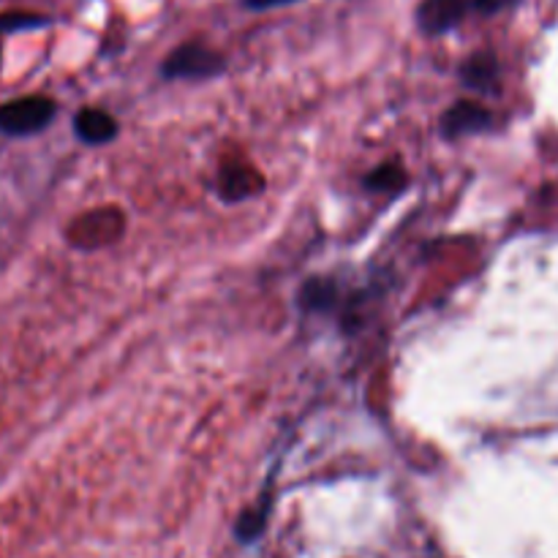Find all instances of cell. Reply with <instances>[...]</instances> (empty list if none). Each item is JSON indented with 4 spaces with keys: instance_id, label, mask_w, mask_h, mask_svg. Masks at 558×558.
<instances>
[{
    "instance_id": "8fae6325",
    "label": "cell",
    "mask_w": 558,
    "mask_h": 558,
    "mask_svg": "<svg viewBox=\"0 0 558 558\" xmlns=\"http://www.w3.org/2000/svg\"><path fill=\"white\" fill-rule=\"evenodd\" d=\"M518 3H521V0H472V9L477 11V14L494 16V14H501V11L512 9V5Z\"/></svg>"
},
{
    "instance_id": "5b68a950",
    "label": "cell",
    "mask_w": 558,
    "mask_h": 558,
    "mask_svg": "<svg viewBox=\"0 0 558 558\" xmlns=\"http://www.w3.org/2000/svg\"><path fill=\"white\" fill-rule=\"evenodd\" d=\"M74 134L85 145H109L120 134V125L104 109H80L74 114Z\"/></svg>"
},
{
    "instance_id": "52a82bcc",
    "label": "cell",
    "mask_w": 558,
    "mask_h": 558,
    "mask_svg": "<svg viewBox=\"0 0 558 558\" xmlns=\"http://www.w3.org/2000/svg\"><path fill=\"white\" fill-rule=\"evenodd\" d=\"M262 178L256 169L251 167H227L218 180V191L227 202H243L248 196L259 194Z\"/></svg>"
},
{
    "instance_id": "6da1fadb",
    "label": "cell",
    "mask_w": 558,
    "mask_h": 558,
    "mask_svg": "<svg viewBox=\"0 0 558 558\" xmlns=\"http://www.w3.org/2000/svg\"><path fill=\"white\" fill-rule=\"evenodd\" d=\"M227 69V60L221 52L205 47V44H180L174 52H169L161 63L163 80H213L221 76Z\"/></svg>"
},
{
    "instance_id": "ba28073f",
    "label": "cell",
    "mask_w": 558,
    "mask_h": 558,
    "mask_svg": "<svg viewBox=\"0 0 558 558\" xmlns=\"http://www.w3.org/2000/svg\"><path fill=\"white\" fill-rule=\"evenodd\" d=\"M338 305V287L330 278H311L300 289V308L308 314H327Z\"/></svg>"
},
{
    "instance_id": "3957f363",
    "label": "cell",
    "mask_w": 558,
    "mask_h": 558,
    "mask_svg": "<svg viewBox=\"0 0 558 558\" xmlns=\"http://www.w3.org/2000/svg\"><path fill=\"white\" fill-rule=\"evenodd\" d=\"M490 129H494V112L485 109L483 104L458 101L441 114V134L447 140H461V136L483 134Z\"/></svg>"
},
{
    "instance_id": "8992f818",
    "label": "cell",
    "mask_w": 558,
    "mask_h": 558,
    "mask_svg": "<svg viewBox=\"0 0 558 558\" xmlns=\"http://www.w3.org/2000/svg\"><path fill=\"white\" fill-rule=\"evenodd\" d=\"M461 82L477 93H496L499 87V60L494 52H477L461 65Z\"/></svg>"
},
{
    "instance_id": "7a4b0ae2",
    "label": "cell",
    "mask_w": 558,
    "mask_h": 558,
    "mask_svg": "<svg viewBox=\"0 0 558 558\" xmlns=\"http://www.w3.org/2000/svg\"><path fill=\"white\" fill-rule=\"evenodd\" d=\"M58 114V104L47 96H22L0 104V131L9 136H33Z\"/></svg>"
},
{
    "instance_id": "30bf717a",
    "label": "cell",
    "mask_w": 558,
    "mask_h": 558,
    "mask_svg": "<svg viewBox=\"0 0 558 558\" xmlns=\"http://www.w3.org/2000/svg\"><path fill=\"white\" fill-rule=\"evenodd\" d=\"M49 16L44 14H27V11H9L0 14V36L3 33H20V31H36V27H47Z\"/></svg>"
},
{
    "instance_id": "7c38bea8",
    "label": "cell",
    "mask_w": 558,
    "mask_h": 558,
    "mask_svg": "<svg viewBox=\"0 0 558 558\" xmlns=\"http://www.w3.org/2000/svg\"><path fill=\"white\" fill-rule=\"evenodd\" d=\"M245 9L251 11H267V9H281V5L300 3V0H243Z\"/></svg>"
},
{
    "instance_id": "9c48e42d",
    "label": "cell",
    "mask_w": 558,
    "mask_h": 558,
    "mask_svg": "<svg viewBox=\"0 0 558 558\" xmlns=\"http://www.w3.org/2000/svg\"><path fill=\"white\" fill-rule=\"evenodd\" d=\"M407 185V172L401 163H381L365 178V189L371 191H401Z\"/></svg>"
},
{
    "instance_id": "277c9868",
    "label": "cell",
    "mask_w": 558,
    "mask_h": 558,
    "mask_svg": "<svg viewBox=\"0 0 558 558\" xmlns=\"http://www.w3.org/2000/svg\"><path fill=\"white\" fill-rule=\"evenodd\" d=\"M472 0H423L417 9V25L425 36H445L466 20Z\"/></svg>"
}]
</instances>
